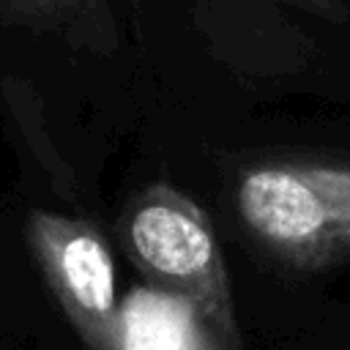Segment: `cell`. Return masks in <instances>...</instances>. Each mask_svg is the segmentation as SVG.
Returning <instances> with one entry per match:
<instances>
[{"label":"cell","mask_w":350,"mask_h":350,"mask_svg":"<svg viewBox=\"0 0 350 350\" xmlns=\"http://www.w3.org/2000/svg\"><path fill=\"white\" fill-rule=\"evenodd\" d=\"M118 232L126 257L191 309L211 350H243L224 257L194 200L167 183L150 186L126 205Z\"/></svg>","instance_id":"cell-1"},{"label":"cell","mask_w":350,"mask_h":350,"mask_svg":"<svg viewBox=\"0 0 350 350\" xmlns=\"http://www.w3.org/2000/svg\"><path fill=\"white\" fill-rule=\"evenodd\" d=\"M249 235L293 268H325L350 257V167L265 164L235 189Z\"/></svg>","instance_id":"cell-2"},{"label":"cell","mask_w":350,"mask_h":350,"mask_svg":"<svg viewBox=\"0 0 350 350\" xmlns=\"http://www.w3.org/2000/svg\"><path fill=\"white\" fill-rule=\"evenodd\" d=\"M27 243L82 342L90 350H129V328L118 309L115 265L104 235L85 219L33 211Z\"/></svg>","instance_id":"cell-3"},{"label":"cell","mask_w":350,"mask_h":350,"mask_svg":"<svg viewBox=\"0 0 350 350\" xmlns=\"http://www.w3.org/2000/svg\"><path fill=\"white\" fill-rule=\"evenodd\" d=\"M0 8L27 27L57 33L74 46L98 55H109L118 46L109 0H0Z\"/></svg>","instance_id":"cell-4"},{"label":"cell","mask_w":350,"mask_h":350,"mask_svg":"<svg viewBox=\"0 0 350 350\" xmlns=\"http://www.w3.org/2000/svg\"><path fill=\"white\" fill-rule=\"evenodd\" d=\"M293 3H298L309 14H317L328 22H342L347 16V5L342 0H293Z\"/></svg>","instance_id":"cell-5"}]
</instances>
